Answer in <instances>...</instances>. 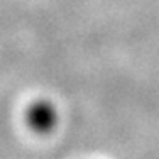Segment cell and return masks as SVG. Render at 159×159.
<instances>
[{"mask_svg": "<svg viewBox=\"0 0 159 159\" xmlns=\"http://www.w3.org/2000/svg\"><path fill=\"white\" fill-rule=\"evenodd\" d=\"M25 122L36 134H51L58 125V110L49 100H36L25 110Z\"/></svg>", "mask_w": 159, "mask_h": 159, "instance_id": "1", "label": "cell"}]
</instances>
